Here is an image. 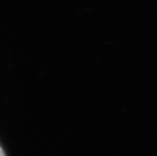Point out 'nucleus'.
<instances>
[{
  "mask_svg": "<svg viewBox=\"0 0 157 156\" xmlns=\"http://www.w3.org/2000/svg\"><path fill=\"white\" fill-rule=\"evenodd\" d=\"M0 156H5L4 152H3V150H2V148H1V147H0Z\"/></svg>",
  "mask_w": 157,
  "mask_h": 156,
  "instance_id": "f257e3e1",
  "label": "nucleus"
}]
</instances>
